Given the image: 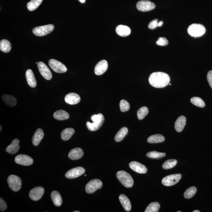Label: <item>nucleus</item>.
<instances>
[{
    "instance_id": "1",
    "label": "nucleus",
    "mask_w": 212,
    "mask_h": 212,
    "mask_svg": "<svg viewBox=\"0 0 212 212\" xmlns=\"http://www.w3.org/2000/svg\"><path fill=\"white\" fill-rule=\"evenodd\" d=\"M148 81L150 84L154 87L163 88L169 84L170 78L166 73L162 72H155L150 75Z\"/></svg>"
},
{
    "instance_id": "2",
    "label": "nucleus",
    "mask_w": 212,
    "mask_h": 212,
    "mask_svg": "<svg viewBox=\"0 0 212 212\" xmlns=\"http://www.w3.org/2000/svg\"><path fill=\"white\" fill-rule=\"evenodd\" d=\"M91 120L93 123H91L89 121L86 122L87 127L91 131H95L99 129L102 126L104 121V118L102 114H95L91 116Z\"/></svg>"
},
{
    "instance_id": "3",
    "label": "nucleus",
    "mask_w": 212,
    "mask_h": 212,
    "mask_svg": "<svg viewBox=\"0 0 212 212\" xmlns=\"http://www.w3.org/2000/svg\"><path fill=\"white\" fill-rule=\"evenodd\" d=\"M118 180L126 188H131L133 186L134 180L132 177L129 173L125 171H119L116 174Z\"/></svg>"
},
{
    "instance_id": "4",
    "label": "nucleus",
    "mask_w": 212,
    "mask_h": 212,
    "mask_svg": "<svg viewBox=\"0 0 212 212\" xmlns=\"http://www.w3.org/2000/svg\"><path fill=\"white\" fill-rule=\"evenodd\" d=\"M188 34L193 37H200L205 33L206 29L202 24H192L188 26Z\"/></svg>"
},
{
    "instance_id": "5",
    "label": "nucleus",
    "mask_w": 212,
    "mask_h": 212,
    "mask_svg": "<svg viewBox=\"0 0 212 212\" xmlns=\"http://www.w3.org/2000/svg\"><path fill=\"white\" fill-rule=\"evenodd\" d=\"M54 29V25L50 24L35 27L33 29L32 32L34 34L37 36H43L51 33Z\"/></svg>"
},
{
    "instance_id": "6",
    "label": "nucleus",
    "mask_w": 212,
    "mask_h": 212,
    "mask_svg": "<svg viewBox=\"0 0 212 212\" xmlns=\"http://www.w3.org/2000/svg\"><path fill=\"white\" fill-rule=\"evenodd\" d=\"M7 181H8L9 186L11 189L14 192H17L19 191L21 188V179L16 175H10L8 177Z\"/></svg>"
},
{
    "instance_id": "7",
    "label": "nucleus",
    "mask_w": 212,
    "mask_h": 212,
    "mask_svg": "<svg viewBox=\"0 0 212 212\" xmlns=\"http://www.w3.org/2000/svg\"><path fill=\"white\" fill-rule=\"evenodd\" d=\"M182 177V174H180L168 175L163 178L162 180V183L166 186H171L176 184Z\"/></svg>"
},
{
    "instance_id": "8",
    "label": "nucleus",
    "mask_w": 212,
    "mask_h": 212,
    "mask_svg": "<svg viewBox=\"0 0 212 212\" xmlns=\"http://www.w3.org/2000/svg\"><path fill=\"white\" fill-rule=\"evenodd\" d=\"M102 182L98 179H92L87 184L85 190L88 194H92L102 188Z\"/></svg>"
},
{
    "instance_id": "9",
    "label": "nucleus",
    "mask_w": 212,
    "mask_h": 212,
    "mask_svg": "<svg viewBox=\"0 0 212 212\" xmlns=\"http://www.w3.org/2000/svg\"><path fill=\"white\" fill-rule=\"evenodd\" d=\"M48 64L50 67L55 73H63L67 71V69L66 66L56 60L51 59L49 60Z\"/></svg>"
},
{
    "instance_id": "10",
    "label": "nucleus",
    "mask_w": 212,
    "mask_h": 212,
    "mask_svg": "<svg viewBox=\"0 0 212 212\" xmlns=\"http://www.w3.org/2000/svg\"><path fill=\"white\" fill-rule=\"evenodd\" d=\"M155 4L149 1L143 0L139 1L136 4L137 8L141 11L146 12L155 8Z\"/></svg>"
},
{
    "instance_id": "11",
    "label": "nucleus",
    "mask_w": 212,
    "mask_h": 212,
    "mask_svg": "<svg viewBox=\"0 0 212 212\" xmlns=\"http://www.w3.org/2000/svg\"><path fill=\"white\" fill-rule=\"evenodd\" d=\"M38 67L40 73L44 78L47 80H51L52 78V73L45 63L42 62H39L38 64Z\"/></svg>"
},
{
    "instance_id": "12",
    "label": "nucleus",
    "mask_w": 212,
    "mask_h": 212,
    "mask_svg": "<svg viewBox=\"0 0 212 212\" xmlns=\"http://www.w3.org/2000/svg\"><path fill=\"white\" fill-rule=\"evenodd\" d=\"M45 192V189L41 187H36L33 188L30 191L29 193V197L32 200L34 201L39 200L42 197Z\"/></svg>"
},
{
    "instance_id": "13",
    "label": "nucleus",
    "mask_w": 212,
    "mask_h": 212,
    "mask_svg": "<svg viewBox=\"0 0 212 212\" xmlns=\"http://www.w3.org/2000/svg\"><path fill=\"white\" fill-rule=\"evenodd\" d=\"M85 170L82 167H77L70 169L66 173V177L68 179H74L82 176L85 173Z\"/></svg>"
},
{
    "instance_id": "14",
    "label": "nucleus",
    "mask_w": 212,
    "mask_h": 212,
    "mask_svg": "<svg viewBox=\"0 0 212 212\" xmlns=\"http://www.w3.org/2000/svg\"><path fill=\"white\" fill-rule=\"evenodd\" d=\"M15 160L17 164L24 166H30L33 162V160L32 157L25 154H20L16 156Z\"/></svg>"
},
{
    "instance_id": "15",
    "label": "nucleus",
    "mask_w": 212,
    "mask_h": 212,
    "mask_svg": "<svg viewBox=\"0 0 212 212\" xmlns=\"http://www.w3.org/2000/svg\"><path fill=\"white\" fill-rule=\"evenodd\" d=\"M108 68V63L105 60H101L95 66L94 69V73L96 75H100L104 74L107 70Z\"/></svg>"
},
{
    "instance_id": "16",
    "label": "nucleus",
    "mask_w": 212,
    "mask_h": 212,
    "mask_svg": "<svg viewBox=\"0 0 212 212\" xmlns=\"http://www.w3.org/2000/svg\"><path fill=\"white\" fill-rule=\"evenodd\" d=\"M129 166L132 170L139 174H145L147 172V169L144 165L137 161H132Z\"/></svg>"
},
{
    "instance_id": "17",
    "label": "nucleus",
    "mask_w": 212,
    "mask_h": 212,
    "mask_svg": "<svg viewBox=\"0 0 212 212\" xmlns=\"http://www.w3.org/2000/svg\"><path fill=\"white\" fill-rule=\"evenodd\" d=\"M64 100L67 104L74 105L80 102L81 98L77 94L75 93H70L66 95Z\"/></svg>"
},
{
    "instance_id": "18",
    "label": "nucleus",
    "mask_w": 212,
    "mask_h": 212,
    "mask_svg": "<svg viewBox=\"0 0 212 212\" xmlns=\"http://www.w3.org/2000/svg\"><path fill=\"white\" fill-rule=\"evenodd\" d=\"M84 152L82 148H76L71 150L68 154L69 158L71 160H79L83 156Z\"/></svg>"
},
{
    "instance_id": "19",
    "label": "nucleus",
    "mask_w": 212,
    "mask_h": 212,
    "mask_svg": "<svg viewBox=\"0 0 212 212\" xmlns=\"http://www.w3.org/2000/svg\"><path fill=\"white\" fill-rule=\"evenodd\" d=\"M20 141L18 139L14 140L11 144L6 148V151L10 154H15L20 149Z\"/></svg>"
},
{
    "instance_id": "20",
    "label": "nucleus",
    "mask_w": 212,
    "mask_h": 212,
    "mask_svg": "<svg viewBox=\"0 0 212 212\" xmlns=\"http://www.w3.org/2000/svg\"><path fill=\"white\" fill-rule=\"evenodd\" d=\"M26 77L28 84L32 88H35L37 86V82L33 71L31 69H28L26 71Z\"/></svg>"
},
{
    "instance_id": "21",
    "label": "nucleus",
    "mask_w": 212,
    "mask_h": 212,
    "mask_svg": "<svg viewBox=\"0 0 212 212\" xmlns=\"http://www.w3.org/2000/svg\"><path fill=\"white\" fill-rule=\"evenodd\" d=\"M116 31L117 35L121 37L127 36L131 33L130 28L123 25H120L117 26L116 28Z\"/></svg>"
},
{
    "instance_id": "22",
    "label": "nucleus",
    "mask_w": 212,
    "mask_h": 212,
    "mask_svg": "<svg viewBox=\"0 0 212 212\" xmlns=\"http://www.w3.org/2000/svg\"><path fill=\"white\" fill-rule=\"evenodd\" d=\"M186 123V118L184 116H182L178 118L175 123V129L177 132H182Z\"/></svg>"
},
{
    "instance_id": "23",
    "label": "nucleus",
    "mask_w": 212,
    "mask_h": 212,
    "mask_svg": "<svg viewBox=\"0 0 212 212\" xmlns=\"http://www.w3.org/2000/svg\"><path fill=\"white\" fill-rule=\"evenodd\" d=\"M44 136L43 131L41 129H38L35 132L32 138V143L34 146H38L40 143Z\"/></svg>"
},
{
    "instance_id": "24",
    "label": "nucleus",
    "mask_w": 212,
    "mask_h": 212,
    "mask_svg": "<svg viewBox=\"0 0 212 212\" xmlns=\"http://www.w3.org/2000/svg\"><path fill=\"white\" fill-rule=\"evenodd\" d=\"M119 200L124 210L126 211H130L131 209V204L128 197L124 194H121L119 196Z\"/></svg>"
},
{
    "instance_id": "25",
    "label": "nucleus",
    "mask_w": 212,
    "mask_h": 212,
    "mask_svg": "<svg viewBox=\"0 0 212 212\" xmlns=\"http://www.w3.org/2000/svg\"><path fill=\"white\" fill-rule=\"evenodd\" d=\"M2 99L4 102L9 107H13L17 105V99L12 95L4 94L2 97Z\"/></svg>"
},
{
    "instance_id": "26",
    "label": "nucleus",
    "mask_w": 212,
    "mask_h": 212,
    "mask_svg": "<svg viewBox=\"0 0 212 212\" xmlns=\"http://www.w3.org/2000/svg\"><path fill=\"white\" fill-rule=\"evenodd\" d=\"M51 198L54 205L60 207L62 204V198L60 193L57 191H53L51 193Z\"/></svg>"
},
{
    "instance_id": "27",
    "label": "nucleus",
    "mask_w": 212,
    "mask_h": 212,
    "mask_svg": "<svg viewBox=\"0 0 212 212\" xmlns=\"http://www.w3.org/2000/svg\"><path fill=\"white\" fill-rule=\"evenodd\" d=\"M54 117L56 120L63 121L67 120L70 117L68 113L64 110H57L54 113Z\"/></svg>"
},
{
    "instance_id": "28",
    "label": "nucleus",
    "mask_w": 212,
    "mask_h": 212,
    "mask_svg": "<svg viewBox=\"0 0 212 212\" xmlns=\"http://www.w3.org/2000/svg\"><path fill=\"white\" fill-rule=\"evenodd\" d=\"M165 138L163 135L160 134L151 135L147 139V141L150 144H157L163 142Z\"/></svg>"
},
{
    "instance_id": "29",
    "label": "nucleus",
    "mask_w": 212,
    "mask_h": 212,
    "mask_svg": "<svg viewBox=\"0 0 212 212\" xmlns=\"http://www.w3.org/2000/svg\"><path fill=\"white\" fill-rule=\"evenodd\" d=\"M75 133L74 130L73 128H68L65 129L62 132L61 138L64 141H67L70 139Z\"/></svg>"
},
{
    "instance_id": "30",
    "label": "nucleus",
    "mask_w": 212,
    "mask_h": 212,
    "mask_svg": "<svg viewBox=\"0 0 212 212\" xmlns=\"http://www.w3.org/2000/svg\"><path fill=\"white\" fill-rule=\"evenodd\" d=\"M11 49V44L9 41L3 39L0 41V50L3 52L8 53Z\"/></svg>"
},
{
    "instance_id": "31",
    "label": "nucleus",
    "mask_w": 212,
    "mask_h": 212,
    "mask_svg": "<svg viewBox=\"0 0 212 212\" xmlns=\"http://www.w3.org/2000/svg\"><path fill=\"white\" fill-rule=\"evenodd\" d=\"M128 132V129L127 128L124 127L117 132L115 137V140L116 142H120L124 139Z\"/></svg>"
},
{
    "instance_id": "32",
    "label": "nucleus",
    "mask_w": 212,
    "mask_h": 212,
    "mask_svg": "<svg viewBox=\"0 0 212 212\" xmlns=\"http://www.w3.org/2000/svg\"><path fill=\"white\" fill-rule=\"evenodd\" d=\"M43 0H31L27 4L28 10L30 11H33L39 7Z\"/></svg>"
},
{
    "instance_id": "33",
    "label": "nucleus",
    "mask_w": 212,
    "mask_h": 212,
    "mask_svg": "<svg viewBox=\"0 0 212 212\" xmlns=\"http://www.w3.org/2000/svg\"><path fill=\"white\" fill-rule=\"evenodd\" d=\"M166 156V154L165 153L159 152L155 151L150 152L146 154L147 157L151 159H161Z\"/></svg>"
},
{
    "instance_id": "34",
    "label": "nucleus",
    "mask_w": 212,
    "mask_h": 212,
    "mask_svg": "<svg viewBox=\"0 0 212 212\" xmlns=\"http://www.w3.org/2000/svg\"><path fill=\"white\" fill-rule=\"evenodd\" d=\"M160 205L158 202H153L147 206L145 212H157L160 208Z\"/></svg>"
},
{
    "instance_id": "35",
    "label": "nucleus",
    "mask_w": 212,
    "mask_h": 212,
    "mask_svg": "<svg viewBox=\"0 0 212 212\" xmlns=\"http://www.w3.org/2000/svg\"><path fill=\"white\" fill-rule=\"evenodd\" d=\"M177 163V161L174 159L167 160L162 165V168L165 170L171 169L175 167Z\"/></svg>"
},
{
    "instance_id": "36",
    "label": "nucleus",
    "mask_w": 212,
    "mask_h": 212,
    "mask_svg": "<svg viewBox=\"0 0 212 212\" xmlns=\"http://www.w3.org/2000/svg\"><path fill=\"white\" fill-rule=\"evenodd\" d=\"M197 191V188L195 187L192 186L188 188L185 191L184 197L186 199L192 198L195 195Z\"/></svg>"
},
{
    "instance_id": "37",
    "label": "nucleus",
    "mask_w": 212,
    "mask_h": 212,
    "mask_svg": "<svg viewBox=\"0 0 212 212\" xmlns=\"http://www.w3.org/2000/svg\"><path fill=\"white\" fill-rule=\"evenodd\" d=\"M191 102L194 105L200 107V108H203L205 107V103L204 101L199 97H193L191 99Z\"/></svg>"
},
{
    "instance_id": "38",
    "label": "nucleus",
    "mask_w": 212,
    "mask_h": 212,
    "mask_svg": "<svg viewBox=\"0 0 212 212\" xmlns=\"http://www.w3.org/2000/svg\"><path fill=\"white\" fill-rule=\"evenodd\" d=\"M148 113V108L146 107L140 108L137 112L138 118L139 120H142L146 117Z\"/></svg>"
},
{
    "instance_id": "39",
    "label": "nucleus",
    "mask_w": 212,
    "mask_h": 212,
    "mask_svg": "<svg viewBox=\"0 0 212 212\" xmlns=\"http://www.w3.org/2000/svg\"><path fill=\"white\" fill-rule=\"evenodd\" d=\"M120 107L121 111L125 112L128 111L130 108V105L129 103L125 100H121L120 101Z\"/></svg>"
},
{
    "instance_id": "40",
    "label": "nucleus",
    "mask_w": 212,
    "mask_h": 212,
    "mask_svg": "<svg viewBox=\"0 0 212 212\" xmlns=\"http://www.w3.org/2000/svg\"><path fill=\"white\" fill-rule=\"evenodd\" d=\"M156 44L157 45L161 46H165L169 44L168 41L165 38H160L156 42Z\"/></svg>"
},
{
    "instance_id": "41",
    "label": "nucleus",
    "mask_w": 212,
    "mask_h": 212,
    "mask_svg": "<svg viewBox=\"0 0 212 212\" xmlns=\"http://www.w3.org/2000/svg\"><path fill=\"white\" fill-rule=\"evenodd\" d=\"M157 23H158V20L157 19L152 20L148 25V29H154L157 27Z\"/></svg>"
},
{
    "instance_id": "42",
    "label": "nucleus",
    "mask_w": 212,
    "mask_h": 212,
    "mask_svg": "<svg viewBox=\"0 0 212 212\" xmlns=\"http://www.w3.org/2000/svg\"><path fill=\"white\" fill-rule=\"evenodd\" d=\"M7 205L5 201L2 198H1V199H0V210L1 211H4L7 210Z\"/></svg>"
},
{
    "instance_id": "43",
    "label": "nucleus",
    "mask_w": 212,
    "mask_h": 212,
    "mask_svg": "<svg viewBox=\"0 0 212 212\" xmlns=\"http://www.w3.org/2000/svg\"><path fill=\"white\" fill-rule=\"evenodd\" d=\"M207 79L209 85L212 89V70L210 71L207 73Z\"/></svg>"
},
{
    "instance_id": "44",
    "label": "nucleus",
    "mask_w": 212,
    "mask_h": 212,
    "mask_svg": "<svg viewBox=\"0 0 212 212\" xmlns=\"http://www.w3.org/2000/svg\"><path fill=\"white\" fill-rule=\"evenodd\" d=\"M163 21H160L158 22L157 23V26L158 27H161V26L163 24Z\"/></svg>"
},
{
    "instance_id": "45",
    "label": "nucleus",
    "mask_w": 212,
    "mask_h": 212,
    "mask_svg": "<svg viewBox=\"0 0 212 212\" xmlns=\"http://www.w3.org/2000/svg\"><path fill=\"white\" fill-rule=\"evenodd\" d=\"M79 1H80L81 3H84L85 2V1H86V0H79Z\"/></svg>"
},
{
    "instance_id": "46",
    "label": "nucleus",
    "mask_w": 212,
    "mask_h": 212,
    "mask_svg": "<svg viewBox=\"0 0 212 212\" xmlns=\"http://www.w3.org/2000/svg\"><path fill=\"white\" fill-rule=\"evenodd\" d=\"M200 211L198 210H194L193 212H200Z\"/></svg>"
},
{
    "instance_id": "47",
    "label": "nucleus",
    "mask_w": 212,
    "mask_h": 212,
    "mask_svg": "<svg viewBox=\"0 0 212 212\" xmlns=\"http://www.w3.org/2000/svg\"><path fill=\"white\" fill-rule=\"evenodd\" d=\"M1 126V130H0V131H1L2 130V126Z\"/></svg>"
},
{
    "instance_id": "48",
    "label": "nucleus",
    "mask_w": 212,
    "mask_h": 212,
    "mask_svg": "<svg viewBox=\"0 0 212 212\" xmlns=\"http://www.w3.org/2000/svg\"><path fill=\"white\" fill-rule=\"evenodd\" d=\"M80 212V211H74V212Z\"/></svg>"
},
{
    "instance_id": "49",
    "label": "nucleus",
    "mask_w": 212,
    "mask_h": 212,
    "mask_svg": "<svg viewBox=\"0 0 212 212\" xmlns=\"http://www.w3.org/2000/svg\"><path fill=\"white\" fill-rule=\"evenodd\" d=\"M177 212H182L181 211H178Z\"/></svg>"
},
{
    "instance_id": "50",
    "label": "nucleus",
    "mask_w": 212,
    "mask_h": 212,
    "mask_svg": "<svg viewBox=\"0 0 212 212\" xmlns=\"http://www.w3.org/2000/svg\"><path fill=\"white\" fill-rule=\"evenodd\" d=\"M169 85H170V86H171V84L170 83V84H169Z\"/></svg>"
}]
</instances>
